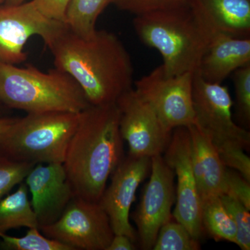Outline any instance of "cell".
Here are the masks:
<instances>
[{"instance_id":"cell-1","label":"cell","mask_w":250,"mask_h":250,"mask_svg":"<svg viewBox=\"0 0 250 250\" xmlns=\"http://www.w3.org/2000/svg\"><path fill=\"white\" fill-rule=\"evenodd\" d=\"M47 47L54 66L76 81L91 106L116 103L133 88L132 61L113 33L97 29L83 38L66 26Z\"/></svg>"},{"instance_id":"cell-2","label":"cell","mask_w":250,"mask_h":250,"mask_svg":"<svg viewBox=\"0 0 250 250\" xmlns=\"http://www.w3.org/2000/svg\"><path fill=\"white\" fill-rule=\"evenodd\" d=\"M123 141L116 103L81 112L62 164L75 196L100 201L108 178L124 158Z\"/></svg>"},{"instance_id":"cell-3","label":"cell","mask_w":250,"mask_h":250,"mask_svg":"<svg viewBox=\"0 0 250 250\" xmlns=\"http://www.w3.org/2000/svg\"><path fill=\"white\" fill-rule=\"evenodd\" d=\"M133 24L141 42L159 51L168 75L196 71L213 36L188 4L136 16Z\"/></svg>"},{"instance_id":"cell-4","label":"cell","mask_w":250,"mask_h":250,"mask_svg":"<svg viewBox=\"0 0 250 250\" xmlns=\"http://www.w3.org/2000/svg\"><path fill=\"white\" fill-rule=\"evenodd\" d=\"M0 103L29 113H81L91 105L76 81L58 68L47 72L32 65L0 62Z\"/></svg>"},{"instance_id":"cell-5","label":"cell","mask_w":250,"mask_h":250,"mask_svg":"<svg viewBox=\"0 0 250 250\" xmlns=\"http://www.w3.org/2000/svg\"><path fill=\"white\" fill-rule=\"evenodd\" d=\"M80 113H29L18 118L0 134V153L11 160L39 164H63Z\"/></svg>"},{"instance_id":"cell-6","label":"cell","mask_w":250,"mask_h":250,"mask_svg":"<svg viewBox=\"0 0 250 250\" xmlns=\"http://www.w3.org/2000/svg\"><path fill=\"white\" fill-rule=\"evenodd\" d=\"M39 229L73 250H106L114 236L109 218L99 202L77 196L57 221Z\"/></svg>"},{"instance_id":"cell-7","label":"cell","mask_w":250,"mask_h":250,"mask_svg":"<svg viewBox=\"0 0 250 250\" xmlns=\"http://www.w3.org/2000/svg\"><path fill=\"white\" fill-rule=\"evenodd\" d=\"M194 72L168 75L159 65L135 82V90L173 130L195 123L192 105Z\"/></svg>"},{"instance_id":"cell-8","label":"cell","mask_w":250,"mask_h":250,"mask_svg":"<svg viewBox=\"0 0 250 250\" xmlns=\"http://www.w3.org/2000/svg\"><path fill=\"white\" fill-rule=\"evenodd\" d=\"M66 27L63 22L46 18L32 1L18 5H0V62L18 65L25 62L26 43L40 36L48 47Z\"/></svg>"},{"instance_id":"cell-9","label":"cell","mask_w":250,"mask_h":250,"mask_svg":"<svg viewBox=\"0 0 250 250\" xmlns=\"http://www.w3.org/2000/svg\"><path fill=\"white\" fill-rule=\"evenodd\" d=\"M120 130L129 146V155L152 157L165 152L173 130L167 127L146 100L131 88L116 102Z\"/></svg>"},{"instance_id":"cell-10","label":"cell","mask_w":250,"mask_h":250,"mask_svg":"<svg viewBox=\"0 0 250 250\" xmlns=\"http://www.w3.org/2000/svg\"><path fill=\"white\" fill-rule=\"evenodd\" d=\"M192 105L194 123L209 136L212 142L233 140L249 149L250 131L233 121V101L228 87L207 82L195 71L192 82Z\"/></svg>"},{"instance_id":"cell-11","label":"cell","mask_w":250,"mask_h":250,"mask_svg":"<svg viewBox=\"0 0 250 250\" xmlns=\"http://www.w3.org/2000/svg\"><path fill=\"white\" fill-rule=\"evenodd\" d=\"M151 174L132 218L138 228L141 248L152 250L163 225L171 220L175 200L174 171L161 155L151 157Z\"/></svg>"},{"instance_id":"cell-12","label":"cell","mask_w":250,"mask_h":250,"mask_svg":"<svg viewBox=\"0 0 250 250\" xmlns=\"http://www.w3.org/2000/svg\"><path fill=\"white\" fill-rule=\"evenodd\" d=\"M164 158L177 178L174 218L199 240L203 231L201 200L192 169L190 136L187 127L180 126L173 129Z\"/></svg>"},{"instance_id":"cell-13","label":"cell","mask_w":250,"mask_h":250,"mask_svg":"<svg viewBox=\"0 0 250 250\" xmlns=\"http://www.w3.org/2000/svg\"><path fill=\"white\" fill-rule=\"evenodd\" d=\"M151 170V158H123L111 174V182L105 188L99 203L106 212L114 234H123L133 241L137 235L129 222L130 209L136 190Z\"/></svg>"},{"instance_id":"cell-14","label":"cell","mask_w":250,"mask_h":250,"mask_svg":"<svg viewBox=\"0 0 250 250\" xmlns=\"http://www.w3.org/2000/svg\"><path fill=\"white\" fill-rule=\"evenodd\" d=\"M24 181L39 228L57 221L75 196L62 164H36Z\"/></svg>"},{"instance_id":"cell-15","label":"cell","mask_w":250,"mask_h":250,"mask_svg":"<svg viewBox=\"0 0 250 250\" xmlns=\"http://www.w3.org/2000/svg\"><path fill=\"white\" fill-rule=\"evenodd\" d=\"M250 64V38L213 34L196 71L210 83H222L240 67Z\"/></svg>"},{"instance_id":"cell-16","label":"cell","mask_w":250,"mask_h":250,"mask_svg":"<svg viewBox=\"0 0 250 250\" xmlns=\"http://www.w3.org/2000/svg\"><path fill=\"white\" fill-rule=\"evenodd\" d=\"M187 4L212 35L250 38V0H187Z\"/></svg>"},{"instance_id":"cell-17","label":"cell","mask_w":250,"mask_h":250,"mask_svg":"<svg viewBox=\"0 0 250 250\" xmlns=\"http://www.w3.org/2000/svg\"><path fill=\"white\" fill-rule=\"evenodd\" d=\"M190 136L192 169L200 200L220 196L224 192L225 172L211 139L194 123L187 126Z\"/></svg>"},{"instance_id":"cell-18","label":"cell","mask_w":250,"mask_h":250,"mask_svg":"<svg viewBox=\"0 0 250 250\" xmlns=\"http://www.w3.org/2000/svg\"><path fill=\"white\" fill-rule=\"evenodd\" d=\"M28 194L27 184L22 182L16 192L0 200V237L12 229L39 228Z\"/></svg>"},{"instance_id":"cell-19","label":"cell","mask_w":250,"mask_h":250,"mask_svg":"<svg viewBox=\"0 0 250 250\" xmlns=\"http://www.w3.org/2000/svg\"><path fill=\"white\" fill-rule=\"evenodd\" d=\"M202 228L216 241L236 243V228L220 196L201 200Z\"/></svg>"},{"instance_id":"cell-20","label":"cell","mask_w":250,"mask_h":250,"mask_svg":"<svg viewBox=\"0 0 250 250\" xmlns=\"http://www.w3.org/2000/svg\"><path fill=\"white\" fill-rule=\"evenodd\" d=\"M113 0H70L65 14V24L82 37L93 35L99 16Z\"/></svg>"},{"instance_id":"cell-21","label":"cell","mask_w":250,"mask_h":250,"mask_svg":"<svg viewBox=\"0 0 250 250\" xmlns=\"http://www.w3.org/2000/svg\"><path fill=\"white\" fill-rule=\"evenodd\" d=\"M200 249L199 240L194 238L184 225L169 220L163 225L158 233L154 250H197Z\"/></svg>"},{"instance_id":"cell-22","label":"cell","mask_w":250,"mask_h":250,"mask_svg":"<svg viewBox=\"0 0 250 250\" xmlns=\"http://www.w3.org/2000/svg\"><path fill=\"white\" fill-rule=\"evenodd\" d=\"M0 249L5 250H73L70 246L41 234L39 228H29L24 236L1 235Z\"/></svg>"},{"instance_id":"cell-23","label":"cell","mask_w":250,"mask_h":250,"mask_svg":"<svg viewBox=\"0 0 250 250\" xmlns=\"http://www.w3.org/2000/svg\"><path fill=\"white\" fill-rule=\"evenodd\" d=\"M223 165L232 169L250 182V159L241 143L233 140L213 143Z\"/></svg>"},{"instance_id":"cell-24","label":"cell","mask_w":250,"mask_h":250,"mask_svg":"<svg viewBox=\"0 0 250 250\" xmlns=\"http://www.w3.org/2000/svg\"><path fill=\"white\" fill-rule=\"evenodd\" d=\"M226 209L232 218L236 228L237 246L242 250L250 249V214L241 202L231 195L223 194L220 195Z\"/></svg>"},{"instance_id":"cell-25","label":"cell","mask_w":250,"mask_h":250,"mask_svg":"<svg viewBox=\"0 0 250 250\" xmlns=\"http://www.w3.org/2000/svg\"><path fill=\"white\" fill-rule=\"evenodd\" d=\"M35 166L11 160L0 153V200L22 183Z\"/></svg>"},{"instance_id":"cell-26","label":"cell","mask_w":250,"mask_h":250,"mask_svg":"<svg viewBox=\"0 0 250 250\" xmlns=\"http://www.w3.org/2000/svg\"><path fill=\"white\" fill-rule=\"evenodd\" d=\"M236 99L237 116L240 123L249 127L250 124V64L232 73Z\"/></svg>"},{"instance_id":"cell-27","label":"cell","mask_w":250,"mask_h":250,"mask_svg":"<svg viewBox=\"0 0 250 250\" xmlns=\"http://www.w3.org/2000/svg\"><path fill=\"white\" fill-rule=\"evenodd\" d=\"M118 9L135 16L178 7L187 4V0H113Z\"/></svg>"},{"instance_id":"cell-28","label":"cell","mask_w":250,"mask_h":250,"mask_svg":"<svg viewBox=\"0 0 250 250\" xmlns=\"http://www.w3.org/2000/svg\"><path fill=\"white\" fill-rule=\"evenodd\" d=\"M250 182L239 172L227 167L223 194L235 197L248 209L250 210Z\"/></svg>"},{"instance_id":"cell-29","label":"cell","mask_w":250,"mask_h":250,"mask_svg":"<svg viewBox=\"0 0 250 250\" xmlns=\"http://www.w3.org/2000/svg\"><path fill=\"white\" fill-rule=\"evenodd\" d=\"M36 9L49 19L65 23L70 0H31Z\"/></svg>"},{"instance_id":"cell-30","label":"cell","mask_w":250,"mask_h":250,"mask_svg":"<svg viewBox=\"0 0 250 250\" xmlns=\"http://www.w3.org/2000/svg\"><path fill=\"white\" fill-rule=\"evenodd\" d=\"M134 242L123 234H114L113 239L106 250H134Z\"/></svg>"},{"instance_id":"cell-31","label":"cell","mask_w":250,"mask_h":250,"mask_svg":"<svg viewBox=\"0 0 250 250\" xmlns=\"http://www.w3.org/2000/svg\"><path fill=\"white\" fill-rule=\"evenodd\" d=\"M17 119L18 118H15V117H0V134L9 129L10 126L17 121Z\"/></svg>"},{"instance_id":"cell-32","label":"cell","mask_w":250,"mask_h":250,"mask_svg":"<svg viewBox=\"0 0 250 250\" xmlns=\"http://www.w3.org/2000/svg\"><path fill=\"white\" fill-rule=\"evenodd\" d=\"M10 109L4 106V105L0 103V117L9 116H8V112Z\"/></svg>"},{"instance_id":"cell-33","label":"cell","mask_w":250,"mask_h":250,"mask_svg":"<svg viewBox=\"0 0 250 250\" xmlns=\"http://www.w3.org/2000/svg\"><path fill=\"white\" fill-rule=\"evenodd\" d=\"M25 0H6L4 4L7 5H18L24 2Z\"/></svg>"},{"instance_id":"cell-34","label":"cell","mask_w":250,"mask_h":250,"mask_svg":"<svg viewBox=\"0 0 250 250\" xmlns=\"http://www.w3.org/2000/svg\"><path fill=\"white\" fill-rule=\"evenodd\" d=\"M6 0H0V5L4 4Z\"/></svg>"}]
</instances>
